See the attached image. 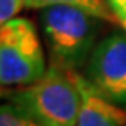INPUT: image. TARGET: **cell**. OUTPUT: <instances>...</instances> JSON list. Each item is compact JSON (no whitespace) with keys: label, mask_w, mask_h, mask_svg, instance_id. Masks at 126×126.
Instances as JSON below:
<instances>
[{"label":"cell","mask_w":126,"mask_h":126,"mask_svg":"<svg viewBox=\"0 0 126 126\" xmlns=\"http://www.w3.org/2000/svg\"><path fill=\"white\" fill-rule=\"evenodd\" d=\"M51 65L64 70H77L89 61L97 46L103 20L69 5H51L39 15Z\"/></svg>","instance_id":"obj_1"},{"label":"cell","mask_w":126,"mask_h":126,"mask_svg":"<svg viewBox=\"0 0 126 126\" xmlns=\"http://www.w3.org/2000/svg\"><path fill=\"white\" fill-rule=\"evenodd\" d=\"M3 95L43 126H75L77 123L80 92L75 70L51 65L39 80Z\"/></svg>","instance_id":"obj_2"},{"label":"cell","mask_w":126,"mask_h":126,"mask_svg":"<svg viewBox=\"0 0 126 126\" xmlns=\"http://www.w3.org/2000/svg\"><path fill=\"white\" fill-rule=\"evenodd\" d=\"M46 61L34 25L28 18H12L0 28L2 87H23L46 74Z\"/></svg>","instance_id":"obj_3"},{"label":"cell","mask_w":126,"mask_h":126,"mask_svg":"<svg viewBox=\"0 0 126 126\" xmlns=\"http://www.w3.org/2000/svg\"><path fill=\"white\" fill-rule=\"evenodd\" d=\"M87 79L102 95L118 103H126V31L105 36L87 61Z\"/></svg>","instance_id":"obj_4"},{"label":"cell","mask_w":126,"mask_h":126,"mask_svg":"<svg viewBox=\"0 0 126 126\" xmlns=\"http://www.w3.org/2000/svg\"><path fill=\"white\" fill-rule=\"evenodd\" d=\"M75 82L80 92V108L75 126H126V111L108 100L90 84L85 75L77 74Z\"/></svg>","instance_id":"obj_5"},{"label":"cell","mask_w":126,"mask_h":126,"mask_svg":"<svg viewBox=\"0 0 126 126\" xmlns=\"http://www.w3.org/2000/svg\"><path fill=\"white\" fill-rule=\"evenodd\" d=\"M51 5H69L87 13L94 15L97 18L110 23H118L113 10L108 5V0H28L25 7L26 8H46Z\"/></svg>","instance_id":"obj_6"},{"label":"cell","mask_w":126,"mask_h":126,"mask_svg":"<svg viewBox=\"0 0 126 126\" xmlns=\"http://www.w3.org/2000/svg\"><path fill=\"white\" fill-rule=\"evenodd\" d=\"M0 126H43L33 116L20 110L12 102L2 105L0 108Z\"/></svg>","instance_id":"obj_7"},{"label":"cell","mask_w":126,"mask_h":126,"mask_svg":"<svg viewBox=\"0 0 126 126\" xmlns=\"http://www.w3.org/2000/svg\"><path fill=\"white\" fill-rule=\"evenodd\" d=\"M25 7V0H0V23L15 18Z\"/></svg>","instance_id":"obj_8"},{"label":"cell","mask_w":126,"mask_h":126,"mask_svg":"<svg viewBox=\"0 0 126 126\" xmlns=\"http://www.w3.org/2000/svg\"><path fill=\"white\" fill-rule=\"evenodd\" d=\"M108 5L116 16V21L126 31V0H108Z\"/></svg>","instance_id":"obj_9"},{"label":"cell","mask_w":126,"mask_h":126,"mask_svg":"<svg viewBox=\"0 0 126 126\" xmlns=\"http://www.w3.org/2000/svg\"><path fill=\"white\" fill-rule=\"evenodd\" d=\"M26 2H28V0H25V3H26Z\"/></svg>","instance_id":"obj_10"}]
</instances>
